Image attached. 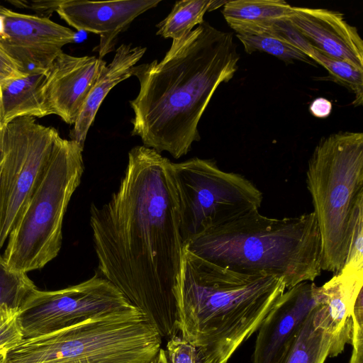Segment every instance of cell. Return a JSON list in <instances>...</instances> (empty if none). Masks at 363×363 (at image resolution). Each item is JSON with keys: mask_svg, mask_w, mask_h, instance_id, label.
Wrapping results in <instances>:
<instances>
[{"mask_svg": "<svg viewBox=\"0 0 363 363\" xmlns=\"http://www.w3.org/2000/svg\"><path fill=\"white\" fill-rule=\"evenodd\" d=\"M90 225L99 274L162 337L177 335L184 242L172 162L152 148H132L118 190L105 204H91Z\"/></svg>", "mask_w": 363, "mask_h": 363, "instance_id": "cell-1", "label": "cell"}, {"mask_svg": "<svg viewBox=\"0 0 363 363\" xmlns=\"http://www.w3.org/2000/svg\"><path fill=\"white\" fill-rule=\"evenodd\" d=\"M239 60L233 34L203 21L160 62L134 66L140 90L130 101L131 135L159 153L186 155L201 139L198 125L211 99L234 77Z\"/></svg>", "mask_w": 363, "mask_h": 363, "instance_id": "cell-2", "label": "cell"}, {"mask_svg": "<svg viewBox=\"0 0 363 363\" xmlns=\"http://www.w3.org/2000/svg\"><path fill=\"white\" fill-rule=\"evenodd\" d=\"M286 290L282 278L238 272L184 247L176 291L181 336L200 363H228Z\"/></svg>", "mask_w": 363, "mask_h": 363, "instance_id": "cell-3", "label": "cell"}, {"mask_svg": "<svg viewBox=\"0 0 363 363\" xmlns=\"http://www.w3.org/2000/svg\"><path fill=\"white\" fill-rule=\"evenodd\" d=\"M192 254L248 274L282 278L286 289L321 273V239L313 212L274 218L254 211L186 242Z\"/></svg>", "mask_w": 363, "mask_h": 363, "instance_id": "cell-4", "label": "cell"}, {"mask_svg": "<svg viewBox=\"0 0 363 363\" xmlns=\"http://www.w3.org/2000/svg\"><path fill=\"white\" fill-rule=\"evenodd\" d=\"M161 345L158 330L135 308L23 339L6 363H150Z\"/></svg>", "mask_w": 363, "mask_h": 363, "instance_id": "cell-5", "label": "cell"}, {"mask_svg": "<svg viewBox=\"0 0 363 363\" xmlns=\"http://www.w3.org/2000/svg\"><path fill=\"white\" fill-rule=\"evenodd\" d=\"M306 181L320 235L321 269L337 274L363 199V133L340 130L322 137L308 160Z\"/></svg>", "mask_w": 363, "mask_h": 363, "instance_id": "cell-6", "label": "cell"}, {"mask_svg": "<svg viewBox=\"0 0 363 363\" xmlns=\"http://www.w3.org/2000/svg\"><path fill=\"white\" fill-rule=\"evenodd\" d=\"M83 149L57 138L43 177L7 239L2 257L12 269H39L58 255L64 216L84 172Z\"/></svg>", "mask_w": 363, "mask_h": 363, "instance_id": "cell-7", "label": "cell"}, {"mask_svg": "<svg viewBox=\"0 0 363 363\" xmlns=\"http://www.w3.org/2000/svg\"><path fill=\"white\" fill-rule=\"evenodd\" d=\"M172 172L184 245L261 206L262 193L255 184L211 160L172 162Z\"/></svg>", "mask_w": 363, "mask_h": 363, "instance_id": "cell-8", "label": "cell"}, {"mask_svg": "<svg viewBox=\"0 0 363 363\" xmlns=\"http://www.w3.org/2000/svg\"><path fill=\"white\" fill-rule=\"evenodd\" d=\"M3 130L0 250L42 178L60 135L55 128L29 116L15 118Z\"/></svg>", "mask_w": 363, "mask_h": 363, "instance_id": "cell-9", "label": "cell"}, {"mask_svg": "<svg viewBox=\"0 0 363 363\" xmlns=\"http://www.w3.org/2000/svg\"><path fill=\"white\" fill-rule=\"evenodd\" d=\"M111 281L96 274L56 291L34 289L19 308L23 339L46 335L89 318L135 308Z\"/></svg>", "mask_w": 363, "mask_h": 363, "instance_id": "cell-10", "label": "cell"}, {"mask_svg": "<svg viewBox=\"0 0 363 363\" xmlns=\"http://www.w3.org/2000/svg\"><path fill=\"white\" fill-rule=\"evenodd\" d=\"M75 39L73 30L50 18L0 9V45L24 72L48 71L62 47Z\"/></svg>", "mask_w": 363, "mask_h": 363, "instance_id": "cell-11", "label": "cell"}, {"mask_svg": "<svg viewBox=\"0 0 363 363\" xmlns=\"http://www.w3.org/2000/svg\"><path fill=\"white\" fill-rule=\"evenodd\" d=\"M323 303L313 281L286 289L257 330L252 363H281L311 313Z\"/></svg>", "mask_w": 363, "mask_h": 363, "instance_id": "cell-12", "label": "cell"}, {"mask_svg": "<svg viewBox=\"0 0 363 363\" xmlns=\"http://www.w3.org/2000/svg\"><path fill=\"white\" fill-rule=\"evenodd\" d=\"M106 62L95 56L61 52L47 71L43 93L50 114L74 124Z\"/></svg>", "mask_w": 363, "mask_h": 363, "instance_id": "cell-13", "label": "cell"}, {"mask_svg": "<svg viewBox=\"0 0 363 363\" xmlns=\"http://www.w3.org/2000/svg\"><path fill=\"white\" fill-rule=\"evenodd\" d=\"M291 27L314 49L363 71V40L356 27L337 11L293 6Z\"/></svg>", "mask_w": 363, "mask_h": 363, "instance_id": "cell-14", "label": "cell"}, {"mask_svg": "<svg viewBox=\"0 0 363 363\" xmlns=\"http://www.w3.org/2000/svg\"><path fill=\"white\" fill-rule=\"evenodd\" d=\"M160 0L89 1L63 0L57 13L70 26L99 35V58L114 50L118 34Z\"/></svg>", "mask_w": 363, "mask_h": 363, "instance_id": "cell-15", "label": "cell"}, {"mask_svg": "<svg viewBox=\"0 0 363 363\" xmlns=\"http://www.w3.org/2000/svg\"><path fill=\"white\" fill-rule=\"evenodd\" d=\"M362 286L363 269L344 268L320 286L323 303L319 313L331 337L330 357L338 355L346 344L352 343L354 309Z\"/></svg>", "mask_w": 363, "mask_h": 363, "instance_id": "cell-16", "label": "cell"}, {"mask_svg": "<svg viewBox=\"0 0 363 363\" xmlns=\"http://www.w3.org/2000/svg\"><path fill=\"white\" fill-rule=\"evenodd\" d=\"M145 50V48L132 47L130 44H122L117 48L113 60L106 65L97 79L74 128L70 130L72 140L84 147L88 130L104 99L113 87L133 76V67L142 58Z\"/></svg>", "mask_w": 363, "mask_h": 363, "instance_id": "cell-17", "label": "cell"}, {"mask_svg": "<svg viewBox=\"0 0 363 363\" xmlns=\"http://www.w3.org/2000/svg\"><path fill=\"white\" fill-rule=\"evenodd\" d=\"M293 6L283 0H232L223 6L228 26L241 35L274 34L277 25L288 20Z\"/></svg>", "mask_w": 363, "mask_h": 363, "instance_id": "cell-18", "label": "cell"}, {"mask_svg": "<svg viewBox=\"0 0 363 363\" xmlns=\"http://www.w3.org/2000/svg\"><path fill=\"white\" fill-rule=\"evenodd\" d=\"M46 72L29 71L23 77L1 83L0 128L20 117L50 115L43 86Z\"/></svg>", "mask_w": 363, "mask_h": 363, "instance_id": "cell-19", "label": "cell"}, {"mask_svg": "<svg viewBox=\"0 0 363 363\" xmlns=\"http://www.w3.org/2000/svg\"><path fill=\"white\" fill-rule=\"evenodd\" d=\"M219 0H182L177 1L169 14L156 26L157 35L170 38L172 43L169 50L174 52L187 39L194 26L202 23L204 14L214 11L225 4Z\"/></svg>", "mask_w": 363, "mask_h": 363, "instance_id": "cell-20", "label": "cell"}, {"mask_svg": "<svg viewBox=\"0 0 363 363\" xmlns=\"http://www.w3.org/2000/svg\"><path fill=\"white\" fill-rule=\"evenodd\" d=\"M321 304L311 313L281 363H324L329 357L331 337L318 312Z\"/></svg>", "mask_w": 363, "mask_h": 363, "instance_id": "cell-21", "label": "cell"}, {"mask_svg": "<svg viewBox=\"0 0 363 363\" xmlns=\"http://www.w3.org/2000/svg\"><path fill=\"white\" fill-rule=\"evenodd\" d=\"M301 50L315 63L323 67L330 74V78L352 92L354 98V106H359L363 102V71L357 69L346 62L330 58L312 48L306 41Z\"/></svg>", "mask_w": 363, "mask_h": 363, "instance_id": "cell-22", "label": "cell"}, {"mask_svg": "<svg viewBox=\"0 0 363 363\" xmlns=\"http://www.w3.org/2000/svg\"><path fill=\"white\" fill-rule=\"evenodd\" d=\"M236 37L242 44L245 51L248 54L262 52L276 57L286 63L300 61L315 65V62L302 50L278 34L236 35Z\"/></svg>", "mask_w": 363, "mask_h": 363, "instance_id": "cell-23", "label": "cell"}, {"mask_svg": "<svg viewBox=\"0 0 363 363\" xmlns=\"http://www.w3.org/2000/svg\"><path fill=\"white\" fill-rule=\"evenodd\" d=\"M35 289L27 273L12 269L0 255V304L19 308Z\"/></svg>", "mask_w": 363, "mask_h": 363, "instance_id": "cell-24", "label": "cell"}, {"mask_svg": "<svg viewBox=\"0 0 363 363\" xmlns=\"http://www.w3.org/2000/svg\"><path fill=\"white\" fill-rule=\"evenodd\" d=\"M23 339L19 308L0 304V354H7Z\"/></svg>", "mask_w": 363, "mask_h": 363, "instance_id": "cell-25", "label": "cell"}, {"mask_svg": "<svg viewBox=\"0 0 363 363\" xmlns=\"http://www.w3.org/2000/svg\"><path fill=\"white\" fill-rule=\"evenodd\" d=\"M342 268L363 269V199L355 208L349 248Z\"/></svg>", "mask_w": 363, "mask_h": 363, "instance_id": "cell-26", "label": "cell"}, {"mask_svg": "<svg viewBox=\"0 0 363 363\" xmlns=\"http://www.w3.org/2000/svg\"><path fill=\"white\" fill-rule=\"evenodd\" d=\"M166 347L169 363H200L196 348L182 336L170 337Z\"/></svg>", "mask_w": 363, "mask_h": 363, "instance_id": "cell-27", "label": "cell"}, {"mask_svg": "<svg viewBox=\"0 0 363 363\" xmlns=\"http://www.w3.org/2000/svg\"><path fill=\"white\" fill-rule=\"evenodd\" d=\"M26 73L0 45V84L23 77Z\"/></svg>", "mask_w": 363, "mask_h": 363, "instance_id": "cell-28", "label": "cell"}, {"mask_svg": "<svg viewBox=\"0 0 363 363\" xmlns=\"http://www.w3.org/2000/svg\"><path fill=\"white\" fill-rule=\"evenodd\" d=\"M63 0H37L30 2L28 1H11V4L21 8H30L34 10L38 16L49 18L53 11H56Z\"/></svg>", "mask_w": 363, "mask_h": 363, "instance_id": "cell-29", "label": "cell"}, {"mask_svg": "<svg viewBox=\"0 0 363 363\" xmlns=\"http://www.w3.org/2000/svg\"><path fill=\"white\" fill-rule=\"evenodd\" d=\"M362 324L357 323L354 325L352 344L353 352L350 363H362Z\"/></svg>", "mask_w": 363, "mask_h": 363, "instance_id": "cell-30", "label": "cell"}, {"mask_svg": "<svg viewBox=\"0 0 363 363\" xmlns=\"http://www.w3.org/2000/svg\"><path fill=\"white\" fill-rule=\"evenodd\" d=\"M333 108L330 101L323 97L315 99L309 105V111L315 117L325 118L330 116Z\"/></svg>", "mask_w": 363, "mask_h": 363, "instance_id": "cell-31", "label": "cell"}, {"mask_svg": "<svg viewBox=\"0 0 363 363\" xmlns=\"http://www.w3.org/2000/svg\"><path fill=\"white\" fill-rule=\"evenodd\" d=\"M150 363H169L164 350L160 348L157 355Z\"/></svg>", "mask_w": 363, "mask_h": 363, "instance_id": "cell-32", "label": "cell"}, {"mask_svg": "<svg viewBox=\"0 0 363 363\" xmlns=\"http://www.w3.org/2000/svg\"><path fill=\"white\" fill-rule=\"evenodd\" d=\"M3 133L4 130L0 128V159L1 156L2 145H3Z\"/></svg>", "mask_w": 363, "mask_h": 363, "instance_id": "cell-33", "label": "cell"}, {"mask_svg": "<svg viewBox=\"0 0 363 363\" xmlns=\"http://www.w3.org/2000/svg\"><path fill=\"white\" fill-rule=\"evenodd\" d=\"M0 363H6V354H0Z\"/></svg>", "mask_w": 363, "mask_h": 363, "instance_id": "cell-34", "label": "cell"}, {"mask_svg": "<svg viewBox=\"0 0 363 363\" xmlns=\"http://www.w3.org/2000/svg\"><path fill=\"white\" fill-rule=\"evenodd\" d=\"M1 165H2V162H1V160L0 159V175H1Z\"/></svg>", "mask_w": 363, "mask_h": 363, "instance_id": "cell-35", "label": "cell"}, {"mask_svg": "<svg viewBox=\"0 0 363 363\" xmlns=\"http://www.w3.org/2000/svg\"><path fill=\"white\" fill-rule=\"evenodd\" d=\"M1 84H0V99H1Z\"/></svg>", "mask_w": 363, "mask_h": 363, "instance_id": "cell-36", "label": "cell"}, {"mask_svg": "<svg viewBox=\"0 0 363 363\" xmlns=\"http://www.w3.org/2000/svg\"><path fill=\"white\" fill-rule=\"evenodd\" d=\"M2 8V6L0 4V9Z\"/></svg>", "mask_w": 363, "mask_h": 363, "instance_id": "cell-37", "label": "cell"}]
</instances>
